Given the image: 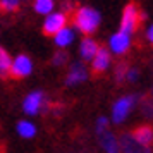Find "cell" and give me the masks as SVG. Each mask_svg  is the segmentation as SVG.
Listing matches in <instances>:
<instances>
[{
	"label": "cell",
	"instance_id": "603a6c76",
	"mask_svg": "<svg viewBox=\"0 0 153 153\" xmlns=\"http://www.w3.org/2000/svg\"><path fill=\"white\" fill-rule=\"evenodd\" d=\"M146 38H148L150 42H152V40H153V28H152V26H150V29L146 31Z\"/></svg>",
	"mask_w": 153,
	"mask_h": 153
},
{
	"label": "cell",
	"instance_id": "9a60e30c",
	"mask_svg": "<svg viewBox=\"0 0 153 153\" xmlns=\"http://www.w3.org/2000/svg\"><path fill=\"white\" fill-rule=\"evenodd\" d=\"M10 55L7 53V50H4L0 47V77H9L10 76Z\"/></svg>",
	"mask_w": 153,
	"mask_h": 153
},
{
	"label": "cell",
	"instance_id": "7402d4cb",
	"mask_svg": "<svg viewBox=\"0 0 153 153\" xmlns=\"http://www.w3.org/2000/svg\"><path fill=\"white\" fill-rule=\"evenodd\" d=\"M136 77H138V71L136 69H131L129 72H127V79H129V81H134Z\"/></svg>",
	"mask_w": 153,
	"mask_h": 153
},
{
	"label": "cell",
	"instance_id": "7c38bea8",
	"mask_svg": "<svg viewBox=\"0 0 153 153\" xmlns=\"http://www.w3.org/2000/svg\"><path fill=\"white\" fill-rule=\"evenodd\" d=\"M53 40H55V43L59 47H62V48L64 47H69L71 43L74 42V31L64 26L62 29H59L55 35H53Z\"/></svg>",
	"mask_w": 153,
	"mask_h": 153
},
{
	"label": "cell",
	"instance_id": "5bb4252c",
	"mask_svg": "<svg viewBox=\"0 0 153 153\" xmlns=\"http://www.w3.org/2000/svg\"><path fill=\"white\" fill-rule=\"evenodd\" d=\"M100 136H102V145H103L105 152L107 153H119V143H117V139H115V136H114L112 132L103 131Z\"/></svg>",
	"mask_w": 153,
	"mask_h": 153
},
{
	"label": "cell",
	"instance_id": "4fadbf2b",
	"mask_svg": "<svg viewBox=\"0 0 153 153\" xmlns=\"http://www.w3.org/2000/svg\"><path fill=\"white\" fill-rule=\"evenodd\" d=\"M120 146H122V150H124L126 153H146L145 146H141L139 143H136V141L132 139L131 134H126V136H122Z\"/></svg>",
	"mask_w": 153,
	"mask_h": 153
},
{
	"label": "cell",
	"instance_id": "ac0fdd59",
	"mask_svg": "<svg viewBox=\"0 0 153 153\" xmlns=\"http://www.w3.org/2000/svg\"><path fill=\"white\" fill-rule=\"evenodd\" d=\"M17 7H19V0H0V9H4L7 12L17 10Z\"/></svg>",
	"mask_w": 153,
	"mask_h": 153
},
{
	"label": "cell",
	"instance_id": "6da1fadb",
	"mask_svg": "<svg viewBox=\"0 0 153 153\" xmlns=\"http://www.w3.org/2000/svg\"><path fill=\"white\" fill-rule=\"evenodd\" d=\"M100 21L102 17L98 14L95 9H90V7H81L77 9L76 16H74V22H76V28L84 33V35H91L95 33V29L100 26Z\"/></svg>",
	"mask_w": 153,
	"mask_h": 153
},
{
	"label": "cell",
	"instance_id": "7a4b0ae2",
	"mask_svg": "<svg viewBox=\"0 0 153 153\" xmlns=\"http://www.w3.org/2000/svg\"><path fill=\"white\" fill-rule=\"evenodd\" d=\"M145 16L139 14L138 7L134 5V4H129L127 7L124 9V12H122V21H120V31H124V33H134L139 26V19H143Z\"/></svg>",
	"mask_w": 153,
	"mask_h": 153
},
{
	"label": "cell",
	"instance_id": "52a82bcc",
	"mask_svg": "<svg viewBox=\"0 0 153 153\" xmlns=\"http://www.w3.org/2000/svg\"><path fill=\"white\" fill-rule=\"evenodd\" d=\"M91 62H93L91 69H93L95 74H102V72H105V71L108 69V65H110V55H108V50L103 48V47L98 48V52L95 53V57L91 59Z\"/></svg>",
	"mask_w": 153,
	"mask_h": 153
},
{
	"label": "cell",
	"instance_id": "2e32d148",
	"mask_svg": "<svg viewBox=\"0 0 153 153\" xmlns=\"http://www.w3.org/2000/svg\"><path fill=\"white\" fill-rule=\"evenodd\" d=\"M17 132H19V136L21 138H33L36 134V127L35 124H31V122H28V120H21L19 124H17Z\"/></svg>",
	"mask_w": 153,
	"mask_h": 153
},
{
	"label": "cell",
	"instance_id": "8992f818",
	"mask_svg": "<svg viewBox=\"0 0 153 153\" xmlns=\"http://www.w3.org/2000/svg\"><path fill=\"white\" fill-rule=\"evenodd\" d=\"M131 47V35L129 33H124V31H119L110 38V48L114 53H119L122 55L126 53Z\"/></svg>",
	"mask_w": 153,
	"mask_h": 153
},
{
	"label": "cell",
	"instance_id": "3957f363",
	"mask_svg": "<svg viewBox=\"0 0 153 153\" xmlns=\"http://www.w3.org/2000/svg\"><path fill=\"white\" fill-rule=\"evenodd\" d=\"M134 103H136V97H132V95L131 97L120 98L117 103L114 105V110H112V119H114V122H115V124H120V122L129 115V112L132 110Z\"/></svg>",
	"mask_w": 153,
	"mask_h": 153
},
{
	"label": "cell",
	"instance_id": "d6986e66",
	"mask_svg": "<svg viewBox=\"0 0 153 153\" xmlns=\"http://www.w3.org/2000/svg\"><path fill=\"white\" fill-rule=\"evenodd\" d=\"M107 126H108V120H107L105 117L98 119V122H97V134H98V136H100L103 131H107Z\"/></svg>",
	"mask_w": 153,
	"mask_h": 153
},
{
	"label": "cell",
	"instance_id": "44dd1931",
	"mask_svg": "<svg viewBox=\"0 0 153 153\" xmlns=\"http://www.w3.org/2000/svg\"><path fill=\"white\" fill-rule=\"evenodd\" d=\"M126 72H127V65H126V64H119L117 71H115V77H117V81H120V79L126 76Z\"/></svg>",
	"mask_w": 153,
	"mask_h": 153
},
{
	"label": "cell",
	"instance_id": "30bf717a",
	"mask_svg": "<svg viewBox=\"0 0 153 153\" xmlns=\"http://www.w3.org/2000/svg\"><path fill=\"white\" fill-rule=\"evenodd\" d=\"M86 76L88 74H86V69H84L83 65L81 64H74L71 72L65 77V84H77V83H81V81H84Z\"/></svg>",
	"mask_w": 153,
	"mask_h": 153
},
{
	"label": "cell",
	"instance_id": "9c48e42d",
	"mask_svg": "<svg viewBox=\"0 0 153 153\" xmlns=\"http://www.w3.org/2000/svg\"><path fill=\"white\" fill-rule=\"evenodd\" d=\"M132 139L136 141V143H139L141 146H150L152 145V139H153V131L152 127H148V126H143V127H138L136 131L131 134Z\"/></svg>",
	"mask_w": 153,
	"mask_h": 153
},
{
	"label": "cell",
	"instance_id": "8fae6325",
	"mask_svg": "<svg viewBox=\"0 0 153 153\" xmlns=\"http://www.w3.org/2000/svg\"><path fill=\"white\" fill-rule=\"evenodd\" d=\"M98 43L95 42V40H91V38H86V40H83V43H81V47H79V52H81V57H83L84 60H91L93 57H95V53L98 52Z\"/></svg>",
	"mask_w": 153,
	"mask_h": 153
},
{
	"label": "cell",
	"instance_id": "ba28073f",
	"mask_svg": "<svg viewBox=\"0 0 153 153\" xmlns=\"http://www.w3.org/2000/svg\"><path fill=\"white\" fill-rule=\"evenodd\" d=\"M42 103H43V93L35 91L29 97H26L24 103H22V108H24V112L28 115H36L40 112V108H42Z\"/></svg>",
	"mask_w": 153,
	"mask_h": 153
},
{
	"label": "cell",
	"instance_id": "ffe728a7",
	"mask_svg": "<svg viewBox=\"0 0 153 153\" xmlns=\"http://www.w3.org/2000/svg\"><path fill=\"white\" fill-rule=\"evenodd\" d=\"M65 60H67V55H65L64 52H59V53H55V55H53L52 64H53V65H62V64H65Z\"/></svg>",
	"mask_w": 153,
	"mask_h": 153
},
{
	"label": "cell",
	"instance_id": "e0dca14e",
	"mask_svg": "<svg viewBox=\"0 0 153 153\" xmlns=\"http://www.w3.org/2000/svg\"><path fill=\"white\" fill-rule=\"evenodd\" d=\"M55 0H35V10L38 14H50L53 10Z\"/></svg>",
	"mask_w": 153,
	"mask_h": 153
},
{
	"label": "cell",
	"instance_id": "5b68a950",
	"mask_svg": "<svg viewBox=\"0 0 153 153\" xmlns=\"http://www.w3.org/2000/svg\"><path fill=\"white\" fill-rule=\"evenodd\" d=\"M65 22H67V19H65L64 14H59V12L47 14V19L43 22V33L48 36H53L59 29H62L65 26Z\"/></svg>",
	"mask_w": 153,
	"mask_h": 153
},
{
	"label": "cell",
	"instance_id": "277c9868",
	"mask_svg": "<svg viewBox=\"0 0 153 153\" xmlns=\"http://www.w3.org/2000/svg\"><path fill=\"white\" fill-rule=\"evenodd\" d=\"M31 69H33V64H31V59L28 55H17L14 59V62L10 64V76L17 77H26L31 74Z\"/></svg>",
	"mask_w": 153,
	"mask_h": 153
}]
</instances>
